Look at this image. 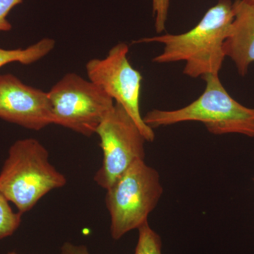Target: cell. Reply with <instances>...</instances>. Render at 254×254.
Wrapping results in <instances>:
<instances>
[{"label":"cell","instance_id":"cell-1","mask_svg":"<svg viewBox=\"0 0 254 254\" xmlns=\"http://www.w3.org/2000/svg\"><path fill=\"white\" fill-rule=\"evenodd\" d=\"M234 18L231 0H218L190 31L142 38L134 43H161L163 52L153 58V63L185 62L183 73L189 77L218 74L226 58L224 43L231 31Z\"/></svg>","mask_w":254,"mask_h":254},{"label":"cell","instance_id":"cell-2","mask_svg":"<svg viewBox=\"0 0 254 254\" xmlns=\"http://www.w3.org/2000/svg\"><path fill=\"white\" fill-rule=\"evenodd\" d=\"M203 93L190 105L180 109H155L143 117L152 129L185 122L203 123L211 134L238 133L254 138V108L240 104L229 94L218 74L203 76Z\"/></svg>","mask_w":254,"mask_h":254},{"label":"cell","instance_id":"cell-3","mask_svg":"<svg viewBox=\"0 0 254 254\" xmlns=\"http://www.w3.org/2000/svg\"><path fill=\"white\" fill-rule=\"evenodd\" d=\"M66 182L50 163L48 150L36 138L15 141L0 171V191L22 215Z\"/></svg>","mask_w":254,"mask_h":254},{"label":"cell","instance_id":"cell-4","mask_svg":"<svg viewBox=\"0 0 254 254\" xmlns=\"http://www.w3.org/2000/svg\"><path fill=\"white\" fill-rule=\"evenodd\" d=\"M105 205L110 217V233L120 240L148 222L163 194L158 170L145 163L134 162L106 190Z\"/></svg>","mask_w":254,"mask_h":254},{"label":"cell","instance_id":"cell-5","mask_svg":"<svg viewBox=\"0 0 254 254\" xmlns=\"http://www.w3.org/2000/svg\"><path fill=\"white\" fill-rule=\"evenodd\" d=\"M53 124L85 136L95 133L115 103L94 83L76 73H66L48 92Z\"/></svg>","mask_w":254,"mask_h":254},{"label":"cell","instance_id":"cell-6","mask_svg":"<svg viewBox=\"0 0 254 254\" xmlns=\"http://www.w3.org/2000/svg\"><path fill=\"white\" fill-rule=\"evenodd\" d=\"M95 133L99 136L103 157L94 181L106 190L134 162L145 160L147 141L133 119L117 103Z\"/></svg>","mask_w":254,"mask_h":254},{"label":"cell","instance_id":"cell-7","mask_svg":"<svg viewBox=\"0 0 254 254\" xmlns=\"http://www.w3.org/2000/svg\"><path fill=\"white\" fill-rule=\"evenodd\" d=\"M126 43L116 45L104 59H93L86 64L88 79L99 86L133 119L147 142L155 140L154 130L145 125L140 110L141 73L131 66Z\"/></svg>","mask_w":254,"mask_h":254},{"label":"cell","instance_id":"cell-8","mask_svg":"<svg viewBox=\"0 0 254 254\" xmlns=\"http://www.w3.org/2000/svg\"><path fill=\"white\" fill-rule=\"evenodd\" d=\"M0 119L33 131L46 128L53 124L48 93L11 73L0 75Z\"/></svg>","mask_w":254,"mask_h":254},{"label":"cell","instance_id":"cell-9","mask_svg":"<svg viewBox=\"0 0 254 254\" xmlns=\"http://www.w3.org/2000/svg\"><path fill=\"white\" fill-rule=\"evenodd\" d=\"M233 23L224 43V53L234 62L239 74H247L254 63V6L245 0L233 2Z\"/></svg>","mask_w":254,"mask_h":254},{"label":"cell","instance_id":"cell-10","mask_svg":"<svg viewBox=\"0 0 254 254\" xmlns=\"http://www.w3.org/2000/svg\"><path fill=\"white\" fill-rule=\"evenodd\" d=\"M55 46L54 40L46 38L26 49L6 50L0 48V68L13 63L31 64L49 54Z\"/></svg>","mask_w":254,"mask_h":254},{"label":"cell","instance_id":"cell-11","mask_svg":"<svg viewBox=\"0 0 254 254\" xmlns=\"http://www.w3.org/2000/svg\"><path fill=\"white\" fill-rule=\"evenodd\" d=\"M9 203L0 191V240L11 236L21 223L22 214L14 212Z\"/></svg>","mask_w":254,"mask_h":254},{"label":"cell","instance_id":"cell-12","mask_svg":"<svg viewBox=\"0 0 254 254\" xmlns=\"http://www.w3.org/2000/svg\"><path fill=\"white\" fill-rule=\"evenodd\" d=\"M138 242L134 254H162V240L160 235L145 222L138 229Z\"/></svg>","mask_w":254,"mask_h":254},{"label":"cell","instance_id":"cell-13","mask_svg":"<svg viewBox=\"0 0 254 254\" xmlns=\"http://www.w3.org/2000/svg\"><path fill=\"white\" fill-rule=\"evenodd\" d=\"M170 0H153V11L155 16V27L157 33L165 30Z\"/></svg>","mask_w":254,"mask_h":254},{"label":"cell","instance_id":"cell-14","mask_svg":"<svg viewBox=\"0 0 254 254\" xmlns=\"http://www.w3.org/2000/svg\"><path fill=\"white\" fill-rule=\"evenodd\" d=\"M22 1L23 0H0V31H11L12 26L8 21V14Z\"/></svg>","mask_w":254,"mask_h":254},{"label":"cell","instance_id":"cell-15","mask_svg":"<svg viewBox=\"0 0 254 254\" xmlns=\"http://www.w3.org/2000/svg\"><path fill=\"white\" fill-rule=\"evenodd\" d=\"M60 254H91L84 245H73L70 242L64 244Z\"/></svg>","mask_w":254,"mask_h":254},{"label":"cell","instance_id":"cell-16","mask_svg":"<svg viewBox=\"0 0 254 254\" xmlns=\"http://www.w3.org/2000/svg\"><path fill=\"white\" fill-rule=\"evenodd\" d=\"M246 1L254 6V0H245Z\"/></svg>","mask_w":254,"mask_h":254},{"label":"cell","instance_id":"cell-17","mask_svg":"<svg viewBox=\"0 0 254 254\" xmlns=\"http://www.w3.org/2000/svg\"><path fill=\"white\" fill-rule=\"evenodd\" d=\"M6 254H18V253H17V252H9V253H7Z\"/></svg>","mask_w":254,"mask_h":254}]
</instances>
